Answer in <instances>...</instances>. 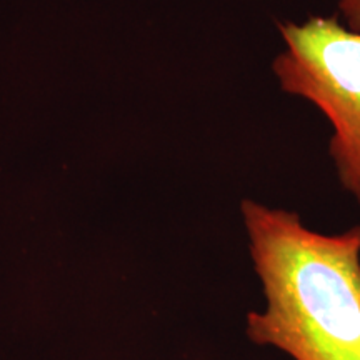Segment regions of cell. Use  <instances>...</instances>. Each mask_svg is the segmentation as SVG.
I'll use <instances>...</instances> for the list:
<instances>
[{"label": "cell", "mask_w": 360, "mask_h": 360, "mask_svg": "<svg viewBox=\"0 0 360 360\" xmlns=\"http://www.w3.org/2000/svg\"><path fill=\"white\" fill-rule=\"evenodd\" d=\"M264 312L247 335L294 360H360V225L327 236L299 214L242 202Z\"/></svg>", "instance_id": "obj_1"}, {"label": "cell", "mask_w": 360, "mask_h": 360, "mask_svg": "<svg viewBox=\"0 0 360 360\" xmlns=\"http://www.w3.org/2000/svg\"><path fill=\"white\" fill-rule=\"evenodd\" d=\"M285 51L274 60L282 90L307 98L334 127L330 155L360 204V32L335 17L278 24Z\"/></svg>", "instance_id": "obj_2"}, {"label": "cell", "mask_w": 360, "mask_h": 360, "mask_svg": "<svg viewBox=\"0 0 360 360\" xmlns=\"http://www.w3.org/2000/svg\"><path fill=\"white\" fill-rule=\"evenodd\" d=\"M339 7L347 22V29L360 32V0H340Z\"/></svg>", "instance_id": "obj_3"}]
</instances>
